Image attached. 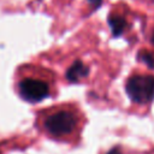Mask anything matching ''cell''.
Instances as JSON below:
<instances>
[{
	"label": "cell",
	"instance_id": "obj_2",
	"mask_svg": "<svg viewBox=\"0 0 154 154\" xmlns=\"http://www.w3.org/2000/svg\"><path fill=\"white\" fill-rule=\"evenodd\" d=\"M126 93L136 103H146L154 97V76L135 75L126 82Z\"/></svg>",
	"mask_w": 154,
	"mask_h": 154
},
{
	"label": "cell",
	"instance_id": "obj_5",
	"mask_svg": "<svg viewBox=\"0 0 154 154\" xmlns=\"http://www.w3.org/2000/svg\"><path fill=\"white\" fill-rule=\"evenodd\" d=\"M109 23H111V26H112V29H113V34H114V35L122 34V31H123L124 28H125V22H124V19L120 18V17H118V16H116L113 19H111Z\"/></svg>",
	"mask_w": 154,
	"mask_h": 154
},
{
	"label": "cell",
	"instance_id": "obj_6",
	"mask_svg": "<svg viewBox=\"0 0 154 154\" xmlns=\"http://www.w3.org/2000/svg\"><path fill=\"white\" fill-rule=\"evenodd\" d=\"M140 59L144 63V64H147V65H149V66H154V54H152V53H149V52H141L140 53Z\"/></svg>",
	"mask_w": 154,
	"mask_h": 154
},
{
	"label": "cell",
	"instance_id": "obj_4",
	"mask_svg": "<svg viewBox=\"0 0 154 154\" xmlns=\"http://www.w3.org/2000/svg\"><path fill=\"white\" fill-rule=\"evenodd\" d=\"M88 73H89L88 66L84 65L82 61L77 60V61H75V63L70 66V69L67 70V72H66V78H67L70 82H77V81H79L81 78L87 77Z\"/></svg>",
	"mask_w": 154,
	"mask_h": 154
},
{
	"label": "cell",
	"instance_id": "obj_3",
	"mask_svg": "<svg viewBox=\"0 0 154 154\" xmlns=\"http://www.w3.org/2000/svg\"><path fill=\"white\" fill-rule=\"evenodd\" d=\"M20 95L31 102L43 100L49 94V85L47 82L38 78H25L19 83Z\"/></svg>",
	"mask_w": 154,
	"mask_h": 154
},
{
	"label": "cell",
	"instance_id": "obj_8",
	"mask_svg": "<svg viewBox=\"0 0 154 154\" xmlns=\"http://www.w3.org/2000/svg\"><path fill=\"white\" fill-rule=\"evenodd\" d=\"M153 41H154V37H153Z\"/></svg>",
	"mask_w": 154,
	"mask_h": 154
},
{
	"label": "cell",
	"instance_id": "obj_7",
	"mask_svg": "<svg viewBox=\"0 0 154 154\" xmlns=\"http://www.w3.org/2000/svg\"><path fill=\"white\" fill-rule=\"evenodd\" d=\"M107 154H123V153H122V150H120L119 148H113V149H111Z\"/></svg>",
	"mask_w": 154,
	"mask_h": 154
},
{
	"label": "cell",
	"instance_id": "obj_1",
	"mask_svg": "<svg viewBox=\"0 0 154 154\" xmlns=\"http://www.w3.org/2000/svg\"><path fill=\"white\" fill-rule=\"evenodd\" d=\"M43 125L49 135L54 137H64L76 131L78 125V117L75 111L61 108L48 114Z\"/></svg>",
	"mask_w": 154,
	"mask_h": 154
}]
</instances>
